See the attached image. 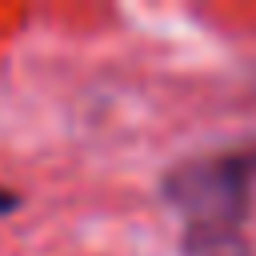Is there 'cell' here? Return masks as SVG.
<instances>
[{"mask_svg": "<svg viewBox=\"0 0 256 256\" xmlns=\"http://www.w3.org/2000/svg\"><path fill=\"white\" fill-rule=\"evenodd\" d=\"M256 176V152L192 160L164 184L168 200L188 216V252L196 256H244L240 220L248 212V188Z\"/></svg>", "mask_w": 256, "mask_h": 256, "instance_id": "1", "label": "cell"}, {"mask_svg": "<svg viewBox=\"0 0 256 256\" xmlns=\"http://www.w3.org/2000/svg\"><path fill=\"white\" fill-rule=\"evenodd\" d=\"M16 204H20V196H16V192H8V188H0V216H8Z\"/></svg>", "mask_w": 256, "mask_h": 256, "instance_id": "2", "label": "cell"}]
</instances>
